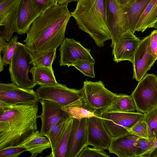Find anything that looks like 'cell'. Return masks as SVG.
<instances>
[{"label":"cell","instance_id":"ab89813d","mask_svg":"<svg viewBox=\"0 0 157 157\" xmlns=\"http://www.w3.org/2000/svg\"><path fill=\"white\" fill-rule=\"evenodd\" d=\"M118 4L122 7H125L132 5L135 0H116Z\"/></svg>","mask_w":157,"mask_h":157},{"label":"cell","instance_id":"5b68a950","mask_svg":"<svg viewBox=\"0 0 157 157\" xmlns=\"http://www.w3.org/2000/svg\"><path fill=\"white\" fill-rule=\"evenodd\" d=\"M82 95L89 107L98 117L102 115L112 104L117 94L108 90L101 81L93 82L86 80L81 89Z\"/></svg>","mask_w":157,"mask_h":157},{"label":"cell","instance_id":"8fae6325","mask_svg":"<svg viewBox=\"0 0 157 157\" xmlns=\"http://www.w3.org/2000/svg\"><path fill=\"white\" fill-rule=\"evenodd\" d=\"M156 60L151 52L149 35L141 40L135 53L132 63V78L139 81L150 70Z\"/></svg>","mask_w":157,"mask_h":157},{"label":"cell","instance_id":"836d02e7","mask_svg":"<svg viewBox=\"0 0 157 157\" xmlns=\"http://www.w3.org/2000/svg\"><path fill=\"white\" fill-rule=\"evenodd\" d=\"M109 157L110 155L104 150L94 147H85L80 152L78 157Z\"/></svg>","mask_w":157,"mask_h":157},{"label":"cell","instance_id":"d6a6232c","mask_svg":"<svg viewBox=\"0 0 157 157\" xmlns=\"http://www.w3.org/2000/svg\"><path fill=\"white\" fill-rule=\"evenodd\" d=\"M154 137L144 138L138 137L137 139L135 147V157L140 156L145 152L148 148Z\"/></svg>","mask_w":157,"mask_h":157},{"label":"cell","instance_id":"5bb4252c","mask_svg":"<svg viewBox=\"0 0 157 157\" xmlns=\"http://www.w3.org/2000/svg\"><path fill=\"white\" fill-rule=\"evenodd\" d=\"M87 134L88 145L103 150L109 149L113 139L105 127L102 117L88 118Z\"/></svg>","mask_w":157,"mask_h":157},{"label":"cell","instance_id":"7a4b0ae2","mask_svg":"<svg viewBox=\"0 0 157 157\" xmlns=\"http://www.w3.org/2000/svg\"><path fill=\"white\" fill-rule=\"evenodd\" d=\"M38 102L14 105L0 115V150L16 147L37 130Z\"/></svg>","mask_w":157,"mask_h":157},{"label":"cell","instance_id":"d6986e66","mask_svg":"<svg viewBox=\"0 0 157 157\" xmlns=\"http://www.w3.org/2000/svg\"><path fill=\"white\" fill-rule=\"evenodd\" d=\"M138 137L129 133L113 139L108 150L119 157H135V145Z\"/></svg>","mask_w":157,"mask_h":157},{"label":"cell","instance_id":"4316f807","mask_svg":"<svg viewBox=\"0 0 157 157\" xmlns=\"http://www.w3.org/2000/svg\"><path fill=\"white\" fill-rule=\"evenodd\" d=\"M67 120H61L53 124L45 136L50 142L52 150L50 154L46 156L54 157L57 143Z\"/></svg>","mask_w":157,"mask_h":157},{"label":"cell","instance_id":"60d3db41","mask_svg":"<svg viewBox=\"0 0 157 157\" xmlns=\"http://www.w3.org/2000/svg\"><path fill=\"white\" fill-rule=\"evenodd\" d=\"M6 40L0 35V54H1L6 49L8 44Z\"/></svg>","mask_w":157,"mask_h":157},{"label":"cell","instance_id":"e0dca14e","mask_svg":"<svg viewBox=\"0 0 157 157\" xmlns=\"http://www.w3.org/2000/svg\"><path fill=\"white\" fill-rule=\"evenodd\" d=\"M140 41L130 31L122 33L113 48V60L116 63L128 60L132 63L135 53Z\"/></svg>","mask_w":157,"mask_h":157},{"label":"cell","instance_id":"7c38bea8","mask_svg":"<svg viewBox=\"0 0 157 157\" xmlns=\"http://www.w3.org/2000/svg\"><path fill=\"white\" fill-rule=\"evenodd\" d=\"M59 50L60 66H72L78 59H84L95 63V60L90 54V50L84 47L80 42L73 39L64 38Z\"/></svg>","mask_w":157,"mask_h":157},{"label":"cell","instance_id":"b9f144b4","mask_svg":"<svg viewBox=\"0 0 157 157\" xmlns=\"http://www.w3.org/2000/svg\"><path fill=\"white\" fill-rule=\"evenodd\" d=\"M79 0H57L56 3L59 4H68L70 2H78Z\"/></svg>","mask_w":157,"mask_h":157},{"label":"cell","instance_id":"30bf717a","mask_svg":"<svg viewBox=\"0 0 157 157\" xmlns=\"http://www.w3.org/2000/svg\"><path fill=\"white\" fill-rule=\"evenodd\" d=\"M0 100L11 105H27L39 101L33 89L18 87L12 83H0Z\"/></svg>","mask_w":157,"mask_h":157},{"label":"cell","instance_id":"6da1fadb","mask_svg":"<svg viewBox=\"0 0 157 157\" xmlns=\"http://www.w3.org/2000/svg\"><path fill=\"white\" fill-rule=\"evenodd\" d=\"M67 6L57 4L42 13L32 23L23 41L32 61L60 45L71 17Z\"/></svg>","mask_w":157,"mask_h":157},{"label":"cell","instance_id":"cb8c5ba5","mask_svg":"<svg viewBox=\"0 0 157 157\" xmlns=\"http://www.w3.org/2000/svg\"><path fill=\"white\" fill-rule=\"evenodd\" d=\"M135 101L131 95L117 94L111 106L105 112L133 113L136 110Z\"/></svg>","mask_w":157,"mask_h":157},{"label":"cell","instance_id":"83f0119b","mask_svg":"<svg viewBox=\"0 0 157 157\" xmlns=\"http://www.w3.org/2000/svg\"><path fill=\"white\" fill-rule=\"evenodd\" d=\"M142 120L147 124L148 138L157 136V106L144 113Z\"/></svg>","mask_w":157,"mask_h":157},{"label":"cell","instance_id":"9a60e30c","mask_svg":"<svg viewBox=\"0 0 157 157\" xmlns=\"http://www.w3.org/2000/svg\"><path fill=\"white\" fill-rule=\"evenodd\" d=\"M88 118L73 119L72 126L65 157H78L88 143Z\"/></svg>","mask_w":157,"mask_h":157},{"label":"cell","instance_id":"8992f818","mask_svg":"<svg viewBox=\"0 0 157 157\" xmlns=\"http://www.w3.org/2000/svg\"><path fill=\"white\" fill-rule=\"evenodd\" d=\"M138 112L145 113L157 106V76L146 74L131 95Z\"/></svg>","mask_w":157,"mask_h":157},{"label":"cell","instance_id":"f35d334b","mask_svg":"<svg viewBox=\"0 0 157 157\" xmlns=\"http://www.w3.org/2000/svg\"><path fill=\"white\" fill-rule=\"evenodd\" d=\"M13 105L0 100V115L2 114L5 111L11 108Z\"/></svg>","mask_w":157,"mask_h":157},{"label":"cell","instance_id":"4dcf8cb0","mask_svg":"<svg viewBox=\"0 0 157 157\" xmlns=\"http://www.w3.org/2000/svg\"><path fill=\"white\" fill-rule=\"evenodd\" d=\"M56 49L49 52L45 55L35 60L30 63L35 67H43L52 68V64L56 57Z\"/></svg>","mask_w":157,"mask_h":157},{"label":"cell","instance_id":"484cf974","mask_svg":"<svg viewBox=\"0 0 157 157\" xmlns=\"http://www.w3.org/2000/svg\"><path fill=\"white\" fill-rule=\"evenodd\" d=\"M73 118L66 121L58 139L54 157H65L72 130Z\"/></svg>","mask_w":157,"mask_h":157},{"label":"cell","instance_id":"ba28073f","mask_svg":"<svg viewBox=\"0 0 157 157\" xmlns=\"http://www.w3.org/2000/svg\"><path fill=\"white\" fill-rule=\"evenodd\" d=\"M106 15L111 37L110 46L113 48L122 33L130 31L128 16L125 8L121 7L116 0H106Z\"/></svg>","mask_w":157,"mask_h":157},{"label":"cell","instance_id":"e575fe53","mask_svg":"<svg viewBox=\"0 0 157 157\" xmlns=\"http://www.w3.org/2000/svg\"><path fill=\"white\" fill-rule=\"evenodd\" d=\"M26 151V148L18 147L4 149L0 150V157H17Z\"/></svg>","mask_w":157,"mask_h":157},{"label":"cell","instance_id":"3957f363","mask_svg":"<svg viewBox=\"0 0 157 157\" xmlns=\"http://www.w3.org/2000/svg\"><path fill=\"white\" fill-rule=\"evenodd\" d=\"M106 0H79L71 16L79 28L88 33L101 48L111 39L106 15Z\"/></svg>","mask_w":157,"mask_h":157},{"label":"cell","instance_id":"2e32d148","mask_svg":"<svg viewBox=\"0 0 157 157\" xmlns=\"http://www.w3.org/2000/svg\"><path fill=\"white\" fill-rule=\"evenodd\" d=\"M42 106V112L38 117L41 118V125L40 133L45 136L51 127L62 119L67 120L69 117L67 113L62 109V105L52 101L40 100Z\"/></svg>","mask_w":157,"mask_h":157},{"label":"cell","instance_id":"f546056e","mask_svg":"<svg viewBox=\"0 0 157 157\" xmlns=\"http://www.w3.org/2000/svg\"><path fill=\"white\" fill-rule=\"evenodd\" d=\"M94 63L84 59H78L72 64L78 70L86 76L95 77L94 65Z\"/></svg>","mask_w":157,"mask_h":157},{"label":"cell","instance_id":"ee69618b","mask_svg":"<svg viewBox=\"0 0 157 157\" xmlns=\"http://www.w3.org/2000/svg\"><path fill=\"white\" fill-rule=\"evenodd\" d=\"M55 0L56 1H56H57V0Z\"/></svg>","mask_w":157,"mask_h":157},{"label":"cell","instance_id":"ac0fdd59","mask_svg":"<svg viewBox=\"0 0 157 157\" xmlns=\"http://www.w3.org/2000/svg\"><path fill=\"white\" fill-rule=\"evenodd\" d=\"M41 14L35 7L32 0H20L17 11V33L21 35L27 33L33 22Z\"/></svg>","mask_w":157,"mask_h":157},{"label":"cell","instance_id":"603a6c76","mask_svg":"<svg viewBox=\"0 0 157 157\" xmlns=\"http://www.w3.org/2000/svg\"><path fill=\"white\" fill-rule=\"evenodd\" d=\"M157 21V0H151L144 10L135 27L143 33Z\"/></svg>","mask_w":157,"mask_h":157},{"label":"cell","instance_id":"44dd1931","mask_svg":"<svg viewBox=\"0 0 157 157\" xmlns=\"http://www.w3.org/2000/svg\"><path fill=\"white\" fill-rule=\"evenodd\" d=\"M62 109L67 113L70 117L79 120L84 118L97 116L89 107L82 95L75 101L62 106Z\"/></svg>","mask_w":157,"mask_h":157},{"label":"cell","instance_id":"74e56055","mask_svg":"<svg viewBox=\"0 0 157 157\" xmlns=\"http://www.w3.org/2000/svg\"><path fill=\"white\" fill-rule=\"evenodd\" d=\"M150 36V46L152 53L157 60V29L151 32Z\"/></svg>","mask_w":157,"mask_h":157},{"label":"cell","instance_id":"d590c367","mask_svg":"<svg viewBox=\"0 0 157 157\" xmlns=\"http://www.w3.org/2000/svg\"><path fill=\"white\" fill-rule=\"evenodd\" d=\"M32 1L35 8L41 13L57 4L55 0H32Z\"/></svg>","mask_w":157,"mask_h":157},{"label":"cell","instance_id":"52a82bcc","mask_svg":"<svg viewBox=\"0 0 157 157\" xmlns=\"http://www.w3.org/2000/svg\"><path fill=\"white\" fill-rule=\"evenodd\" d=\"M144 113L140 112H106L102 118L106 130L112 139L129 133L128 129L142 120Z\"/></svg>","mask_w":157,"mask_h":157},{"label":"cell","instance_id":"4fadbf2b","mask_svg":"<svg viewBox=\"0 0 157 157\" xmlns=\"http://www.w3.org/2000/svg\"><path fill=\"white\" fill-rule=\"evenodd\" d=\"M20 0H0V26H4L0 35L8 42L17 32V11Z\"/></svg>","mask_w":157,"mask_h":157},{"label":"cell","instance_id":"f6af8a7d","mask_svg":"<svg viewBox=\"0 0 157 157\" xmlns=\"http://www.w3.org/2000/svg\"></svg>","mask_w":157,"mask_h":157},{"label":"cell","instance_id":"ffe728a7","mask_svg":"<svg viewBox=\"0 0 157 157\" xmlns=\"http://www.w3.org/2000/svg\"><path fill=\"white\" fill-rule=\"evenodd\" d=\"M45 136L37 130L16 147L26 148L27 151L31 153L30 157H36L38 154L42 153L45 150L51 147L49 140Z\"/></svg>","mask_w":157,"mask_h":157},{"label":"cell","instance_id":"8d00e7d4","mask_svg":"<svg viewBox=\"0 0 157 157\" xmlns=\"http://www.w3.org/2000/svg\"><path fill=\"white\" fill-rule=\"evenodd\" d=\"M139 157H157V136L155 137L147 150Z\"/></svg>","mask_w":157,"mask_h":157},{"label":"cell","instance_id":"277c9868","mask_svg":"<svg viewBox=\"0 0 157 157\" xmlns=\"http://www.w3.org/2000/svg\"><path fill=\"white\" fill-rule=\"evenodd\" d=\"M32 61L30 54L25 44L18 42L9 64L11 81L18 87L32 89L36 85L29 76Z\"/></svg>","mask_w":157,"mask_h":157},{"label":"cell","instance_id":"f1b7e54d","mask_svg":"<svg viewBox=\"0 0 157 157\" xmlns=\"http://www.w3.org/2000/svg\"><path fill=\"white\" fill-rule=\"evenodd\" d=\"M18 37L17 35L12 37L8 41L7 47L1 54H0L1 59L4 66H6L10 63L14 54L17 44L18 42Z\"/></svg>","mask_w":157,"mask_h":157},{"label":"cell","instance_id":"9c48e42d","mask_svg":"<svg viewBox=\"0 0 157 157\" xmlns=\"http://www.w3.org/2000/svg\"><path fill=\"white\" fill-rule=\"evenodd\" d=\"M36 92L39 100L52 101L60 104L62 106L75 101L82 95L81 89L70 88L65 84L59 83L50 86L40 85Z\"/></svg>","mask_w":157,"mask_h":157},{"label":"cell","instance_id":"1f68e13d","mask_svg":"<svg viewBox=\"0 0 157 157\" xmlns=\"http://www.w3.org/2000/svg\"><path fill=\"white\" fill-rule=\"evenodd\" d=\"M128 132L139 137L148 138V127L146 122L142 119L138 121L128 129Z\"/></svg>","mask_w":157,"mask_h":157},{"label":"cell","instance_id":"d4e9b609","mask_svg":"<svg viewBox=\"0 0 157 157\" xmlns=\"http://www.w3.org/2000/svg\"><path fill=\"white\" fill-rule=\"evenodd\" d=\"M151 0H135L132 5L124 7L127 13L130 31H135L136 24L148 4Z\"/></svg>","mask_w":157,"mask_h":157},{"label":"cell","instance_id":"7402d4cb","mask_svg":"<svg viewBox=\"0 0 157 157\" xmlns=\"http://www.w3.org/2000/svg\"><path fill=\"white\" fill-rule=\"evenodd\" d=\"M32 76V80L36 85L53 86L58 83L52 68L33 66L29 70Z\"/></svg>","mask_w":157,"mask_h":157},{"label":"cell","instance_id":"7bdbcfd3","mask_svg":"<svg viewBox=\"0 0 157 157\" xmlns=\"http://www.w3.org/2000/svg\"><path fill=\"white\" fill-rule=\"evenodd\" d=\"M154 28L157 29V21L150 26L149 28Z\"/></svg>","mask_w":157,"mask_h":157}]
</instances>
